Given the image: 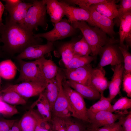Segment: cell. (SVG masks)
Segmentation results:
<instances>
[{"label": "cell", "mask_w": 131, "mask_h": 131, "mask_svg": "<svg viewBox=\"0 0 131 131\" xmlns=\"http://www.w3.org/2000/svg\"><path fill=\"white\" fill-rule=\"evenodd\" d=\"M3 52L8 57L22 52L29 46L41 44V38L35 37L33 31L24 25L14 23L5 18L1 34Z\"/></svg>", "instance_id": "cell-1"}, {"label": "cell", "mask_w": 131, "mask_h": 131, "mask_svg": "<svg viewBox=\"0 0 131 131\" xmlns=\"http://www.w3.org/2000/svg\"><path fill=\"white\" fill-rule=\"evenodd\" d=\"M71 24L74 28L81 31L91 48L93 56L96 57L100 49L109 40L107 34L99 28L91 26L85 22L75 21Z\"/></svg>", "instance_id": "cell-2"}, {"label": "cell", "mask_w": 131, "mask_h": 131, "mask_svg": "<svg viewBox=\"0 0 131 131\" xmlns=\"http://www.w3.org/2000/svg\"><path fill=\"white\" fill-rule=\"evenodd\" d=\"M29 8L25 18L24 25L31 31H38L40 26L46 30L48 25L47 19V9L45 0H34Z\"/></svg>", "instance_id": "cell-3"}, {"label": "cell", "mask_w": 131, "mask_h": 131, "mask_svg": "<svg viewBox=\"0 0 131 131\" xmlns=\"http://www.w3.org/2000/svg\"><path fill=\"white\" fill-rule=\"evenodd\" d=\"M63 75V87L72 113V117L88 123L87 108L84 98L68 84Z\"/></svg>", "instance_id": "cell-4"}, {"label": "cell", "mask_w": 131, "mask_h": 131, "mask_svg": "<svg viewBox=\"0 0 131 131\" xmlns=\"http://www.w3.org/2000/svg\"><path fill=\"white\" fill-rule=\"evenodd\" d=\"M16 59L20 68L17 82L29 81L46 84V80L41 70L40 58L30 61Z\"/></svg>", "instance_id": "cell-5"}, {"label": "cell", "mask_w": 131, "mask_h": 131, "mask_svg": "<svg viewBox=\"0 0 131 131\" xmlns=\"http://www.w3.org/2000/svg\"><path fill=\"white\" fill-rule=\"evenodd\" d=\"M119 40L110 38L107 43L100 50L99 67L110 65L115 66L123 63V58L119 49Z\"/></svg>", "instance_id": "cell-6"}, {"label": "cell", "mask_w": 131, "mask_h": 131, "mask_svg": "<svg viewBox=\"0 0 131 131\" xmlns=\"http://www.w3.org/2000/svg\"><path fill=\"white\" fill-rule=\"evenodd\" d=\"M77 29L70 24L67 19H62L54 25V28L51 30L44 33L34 34V36L35 37L44 38L48 41L53 43L74 35Z\"/></svg>", "instance_id": "cell-7"}, {"label": "cell", "mask_w": 131, "mask_h": 131, "mask_svg": "<svg viewBox=\"0 0 131 131\" xmlns=\"http://www.w3.org/2000/svg\"><path fill=\"white\" fill-rule=\"evenodd\" d=\"M45 87V84L24 81L9 85L2 90L15 92L25 99L39 96L43 91Z\"/></svg>", "instance_id": "cell-8"}, {"label": "cell", "mask_w": 131, "mask_h": 131, "mask_svg": "<svg viewBox=\"0 0 131 131\" xmlns=\"http://www.w3.org/2000/svg\"><path fill=\"white\" fill-rule=\"evenodd\" d=\"M127 110L119 111L116 114L103 111L98 112L88 119V123L90 127L96 130L99 128L111 125L115 123L123 115L127 114Z\"/></svg>", "instance_id": "cell-9"}, {"label": "cell", "mask_w": 131, "mask_h": 131, "mask_svg": "<svg viewBox=\"0 0 131 131\" xmlns=\"http://www.w3.org/2000/svg\"><path fill=\"white\" fill-rule=\"evenodd\" d=\"M66 80L90 86V81L93 68L90 64L78 68L61 69Z\"/></svg>", "instance_id": "cell-10"}, {"label": "cell", "mask_w": 131, "mask_h": 131, "mask_svg": "<svg viewBox=\"0 0 131 131\" xmlns=\"http://www.w3.org/2000/svg\"><path fill=\"white\" fill-rule=\"evenodd\" d=\"M80 7L88 12L95 26L100 29L111 38H114L115 33L114 30L115 24L113 20L102 15L91 7Z\"/></svg>", "instance_id": "cell-11"}, {"label": "cell", "mask_w": 131, "mask_h": 131, "mask_svg": "<svg viewBox=\"0 0 131 131\" xmlns=\"http://www.w3.org/2000/svg\"><path fill=\"white\" fill-rule=\"evenodd\" d=\"M53 43L48 41L44 44L31 46L15 57L16 59H38L54 50Z\"/></svg>", "instance_id": "cell-12"}, {"label": "cell", "mask_w": 131, "mask_h": 131, "mask_svg": "<svg viewBox=\"0 0 131 131\" xmlns=\"http://www.w3.org/2000/svg\"><path fill=\"white\" fill-rule=\"evenodd\" d=\"M59 2L69 23L75 21H83L88 23L91 26H95L90 14L85 10L80 7L69 5L63 1Z\"/></svg>", "instance_id": "cell-13"}, {"label": "cell", "mask_w": 131, "mask_h": 131, "mask_svg": "<svg viewBox=\"0 0 131 131\" xmlns=\"http://www.w3.org/2000/svg\"><path fill=\"white\" fill-rule=\"evenodd\" d=\"M118 17L120 21L119 46L128 50L131 46V11Z\"/></svg>", "instance_id": "cell-14"}, {"label": "cell", "mask_w": 131, "mask_h": 131, "mask_svg": "<svg viewBox=\"0 0 131 131\" xmlns=\"http://www.w3.org/2000/svg\"><path fill=\"white\" fill-rule=\"evenodd\" d=\"M63 77V73L61 69L59 68L56 77L58 83V93L57 99L52 108L51 111L52 116L59 117L61 112L65 109L68 108L71 109L62 85V81Z\"/></svg>", "instance_id": "cell-15"}, {"label": "cell", "mask_w": 131, "mask_h": 131, "mask_svg": "<svg viewBox=\"0 0 131 131\" xmlns=\"http://www.w3.org/2000/svg\"><path fill=\"white\" fill-rule=\"evenodd\" d=\"M109 82L105 77V72L103 68L93 69L91 74L90 86L99 92L103 94L104 91L108 88Z\"/></svg>", "instance_id": "cell-16"}, {"label": "cell", "mask_w": 131, "mask_h": 131, "mask_svg": "<svg viewBox=\"0 0 131 131\" xmlns=\"http://www.w3.org/2000/svg\"><path fill=\"white\" fill-rule=\"evenodd\" d=\"M32 5V2L27 3L22 1L16 6L6 10L8 14L6 17L10 21L24 25V21L27 12Z\"/></svg>", "instance_id": "cell-17"}, {"label": "cell", "mask_w": 131, "mask_h": 131, "mask_svg": "<svg viewBox=\"0 0 131 131\" xmlns=\"http://www.w3.org/2000/svg\"><path fill=\"white\" fill-rule=\"evenodd\" d=\"M123 71V63L115 66L114 74L108 87L109 93V97L111 100L120 93Z\"/></svg>", "instance_id": "cell-18"}, {"label": "cell", "mask_w": 131, "mask_h": 131, "mask_svg": "<svg viewBox=\"0 0 131 131\" xmlns=\"http://www.w3.org/2000/svg\"><path fill=\"white\" fill-rule=\"evenodd\" d=\"M90 7L111 20L118 17L119 5L116 4L115 0H106L105 1L92 5Z\"/></svg>", "instance_id": "cell-19"}, {"label": "cell", "mask_w": 131, "mask_h": 131, "mask_svg": "<svg viewBox=\"0 0 131 131\" xmlns=\"http://www.w3.org/2000/svg\"><path fill=\"white\" fill-rule=\"evenodd\" d=\"M68 85L73 90L80 94L83 98L91 100L100 98V93L93 88L70 80H67Z\"/></svg>", "instance_id": "cell-20"}, {"label": "cell", "mask_w": 131, "mask_h": 131, "mask_svg": "<svg viewBox=\"0 0 131 131\" xmlns=\"http://www.w3.org/2000/svg\"><path fill=\"white\" fill-rule=\"evenodd\" d=\"M47 13L51 22L54 24L61 20L65 16L59 1L56 0H45Z\"/></svg>", "instance_id": "cell-21"}, {"label": "cell", "mask_w": 131, "mask_h": 131, "mask_svg": "<svg viewBox=\"0 0 131 131\" xmlns=\"http://www.w3.org/2000/svg\"><path fill=\"white\" fill-rule=\"evenodd\" d=\"M40 60L41 70L46 81L55 78L59 68L52 60L46 59L44 57Z\"/></svg>", "instance_id": "cell-22"}, {"label": "cell", "mask_w": 131, "mask_h": 131, "mask_svg": "<svg viewBox=\"0 0 131 131\" xmlns=\"http://www.w3.org/2000/svg\"><path fill=\"white\" fill-rule=\"evenodd\" d=\"M101 94V97L97 102L92 105L89 108H87V114L88 119L96 113L101 111H106L110 112L112 105L111 100L108 97H105L103 94Z\"/></svg>", "instance_id": "cell-23"}, {"label": "cell", "mask_w": 131, "mask_h": 131, "mask_svg": "<svg viewBox=\"0 0 131 131\" xmlns=\"http://www.w3.org/2000/svg\"><path fill=\"white\" fill-rule=\"evenodd\" d=\"M58 85L56 78L46 81L45 88L43 92L50 105L52 110L57 98L58 93Z\"/></svg>", "instance_id": "cell-24"}, {"label": "cell", "mask_w": 131, "mask_h": 131, "mask_svg": "<svg viewBox=\"0 0 131 131\" xmlns=\"http://www.w3.org/2000/svg\"><path fill=\"white\" fill-rule=\"evenodd\" d=\"M17 68L10 59L6 60L0 63V76L6 80L14 78L15 76Z\"/></svg>", "instance_id": "cell-25"}, {"label": "cell", "mask_w": 131, "mask_h": 131, "mask_svg": "<svg viewBox=\"0 0 131 131\" xmlns=\"http://www.w3.org/2000/svg\"><path fill=\"white\" fill-rule=\"evenodd\" d=\"M62 118L66 131H85L90 126L89 123L72 117Z\"/></svg>", "instance_id": "cell-26"}, {"label": "cell", "mask_w": 131, "mask_h": 131, "mask_svg": "<svg viewBox=\"0 0 131 131\" xmlns=\"http://www.w3.org/2000/svg\"><path fill=\"white\" fill-rule=\"evenodd\" d=\"M21 131H34L36 121L29 109L18 121Z\"/></svg>", "instance_id": "cell-27"}, {"label": "cell", "mask_w": 131, "mask_h": 131, "mask_svg": "<svg viewBox=\"0 0 131 131\" xmlns=\"http://www.w3.org/2000/svg\"><path fill=\"white\" fill-rule=\"evenodd\" d=\"M2 100L10 105H24L26 100L17 93L13 91H0Z\"/></svg>", "instance_id": "cell-28"}, {"label": "cell", "mask_w": 131, "mask_h": 131, "mask_svg": "<svg viewBox=\"0 0 131 131\" xmlns=\"http://www.w3.org/2000/svg\"><path fill=\"white\" fill-rule=\"evenodd\" d=\"M73 49L74 57L88 56L92 53L90 46L83 36L80 40L74 44Z\"/></svg>", "instance_id": "cell-29"}, {"label": "cell", "mask_w": 131, "mask_h": 131, "mask_svg": "<svg viewBox=\"0 0 131 131\" xmlns=\"http://www.w3.org/2000/svg\"><path fill=\"white\" fill-rule=\"evenodd\" d=\"M75 42L72 40L66 42L62 44L59 48V51L62 60L66 68L74 57L73 47Z\"/></svg>", "instance_id": "cell-30"}, {"label": "cell", "mask_w": 131, "mask_h": 131, "mask_svg": "<svg viewBox=\"0 0 131 131\" xmlns=\"http://www.w3.org/2000/svg\"><path fill=\"white\" fill-rule=\"evenodd\" d=\"M89 55L82 57H74L69 62L66 68L75 69L90 64L95 58Z\"/></svg>", "instance_id": "cell-31"}, {"label": "cell", "mask_w": 131, "mask_h": 131, "mask_svg": "<svg viewBox=\"0 0 131 131\" xmlns=\"http://www.w3.org/2000/svg\"><path fill=\"white\" fill-rule=\"evenodd\" d=\"M131 107V99L122 97L119 99L112 106L110 112H117L119 110L126 111Z\"/></svg>", "instance_id": "cell-32"}, {"label": "cell", "mask_w": 131, "mask_h": 131, "mask_svg": "<svg viewBox=\"0 0 131 131\" xmlns=\"http://www.w3.org/2000/svg\"><path fill=\"white\" fill-rule=\"evenodd\" d=\"M18 113L16 107L3 101L0 94V114L5 117H9Z\"/></svg>", "instance_id": "cell-33"}, {"label": "cell", "mask_w": 131, "mask_h": 131, "mask_svg": "<svg viewBox=\"0 0 131 131\" xmlns=\"http://www.w3.org/2000/svg\"><path fill=\"white\" fill-rule=\"evenodd\" d=\"M35 106L40 115L46 121L51 123L52 114L49 111L44 105L38 99L31 105L30 108H33Z\"/></svg>", "instance_id": "cell-34"}, {"label": "cell", "mask_w": 131, "mask_h": 131, "mask_svg": "<svg viewBox=\"0 0 131 131\" xmlns=\"http://www.w3.org/2000/svg\"><path fill=\"white\" fill-rule=\"evenodd\" d=\"M120 49L122 54L123 60V74L131 73V54L126 48L120 47Z\"/></svg>", "instance_id": "cell-35"}, {"label": "cell", "mask_w": 131, "mask_h": 131, "mask_svg": "<svg viewBox=\"0 0 131 131\" xmlns=\"http://www.w3.org/2000/svg\"><path fill=\"white\" fill-rule=\"evenodd\" d=\"M30 109L31 113L36 119L37 125L42 128L48 130H53L51 123L42 118L36 110L30 108Z\"/></svg>", "instance_id": "cell-36"}, {"label": "cell", "mask_w": 131, "mask_h": 131, "mask_svg": "<svg viewBox=\"0 0 131 131\" xmlns=\"http://www.w3.org/2000/svg\"><path fill=\"white\" fill-rule=\"evenodd\" d=\"M106 0H67L63 1L71 5H77L79 6L90 7L91 5L105 1Z\"/></svg>", "instance_id": "cell-37"}, {"label": "cell", "mask_w": 131, "mask_h": 131, "mask_svg": "<svg viewBox=\"0 0 131 131\" xmlns=\"http://www.w3.org/2000/svg\"><path fill=\"white\" fill-rule=\"evenodd\" d=\"M125 115L122 116L118 122L98 128L95 131H123L122 123L123 116Z\"/></svg>", "instance_id": "cell-38"}, {"label": "cell", "mask_w": 131, "mask_h": 131, "mask_svg": "<svg viewBox=\"0 0 131 131\" xmlns=\"http://www.w3.org/2000/svg\"><path fill=\"white\" fill-rule=\"evenodd\" d=\"M51 123L53 131H66L65 126L62 118L52 116Z\"/></svg>", "instance_id": "cell-39"}, {"label": "cell", "mask_w": 131, "mask_h": 131, "mask_svg": "<svg viewBox=\"0 0 131 131\" xmlns=\"http://www.w3.org/2000/svg\"><path fill=\"white\" fill-rule=\"evenodd\" d=\"M123 90L127 96L131 97V73H123Z\"/></svg>", "instance_id": "cell-40"}, {"label": "cell", "mask_w": 131, "mask_h": 131, "mask_svg": "<svg viewBox=\"0 0 131 131\" xmlns=\"http://www.w3.org/2000/svg\"><path fill=\"white\" fill-rule=\"evenodd\" d=\"M119 7L118 9L117 17L131 11V0H120Z\"/></svg>", "instance_id": "cell-41"}, {"label": "cell", "mask_w": 131, "mask_h": 131, "mask_svg": "<svg viewBox=\"0 0 131 131\" xmlns=\"http://www.w3.org/2000/svg\"><path fill=\"white\" fill-rule=\"evenodd\" d=\"M123 131H131V112L124 116L122 123Z\"/></svg>", "instance_id": "cell-42"}, {"label": "cell", "mask_w": 131, "mask_h": 131, "mask_svg": "<svg viewBox=\"0 0 131 131\" xmlns=\"http://www.w3.org/2000/svg\"><path fill=\"white\" fill-rule=\"evenodd\" d=\"M16 121L3 119H0V131H8Z\"/></svg>", "instance_id": "cell-43"}, {"label": "cell", "mask_w": 131, "mask_h": 131, "mask_svg": "<svg viewBox=\"0 0 131 131\" xmlns=\"http://www.w3.org/2000/svg\"><path fill=\"white\" fill-rule=\"evenodd\" d=\"M38 99L44 105L48 110L51 113V109L50 103L43 92L39 95Z\"/></svg>", "instance_id": "cell-44"}, {"label": "cell", "mask_w": 131, "mask_h": 131, "mask_svg": "<svg viewBox=\"0 0 131 131\" xmlns=\"http://www.w3.org/2000/svg\"><path fill=\"white\" fill-rule=\"evenodd\" d=\"M2 1L5 3L4 7L6 10L16 6L22 1L20 0H4Z\"/></svg>", "instance_id": "cell-45"}, {"label": "cell", "mask_w": 131, "mask_h": 131, "mask_svg": "<svg viewBox=\"0 0 131 131\" xmlns=\"http://www.w3.org/2000/svg\"><path fill=\"white\" fill-rule=\"evenodd\" d=\"M5 9L4 5L0 1V24H2L3 20L2 19V15Z\"/></svg>", "instance_id": "cell-46"}, {"label": "cell", "mask_w": 131, "mask_h": 131, "mask_svg": "<svg viewBox=\"0 0 131 131\" xmlns=\"http://www.w3.org/2000/svg\"><path fill=\"white\" fill-rule=\"evenodd\" d=\"M11 129L12 131H21L18 124V121L16 120L14 123Z\"/></svg>", "instance_id": "cell-47"}, {"label": "cell", "mask_w": 131, "mask_h": 131, "mask_svg": "<svg viewBox=\"0 0 131 131\" xmlns=\"http://www.w3.org/2000/svg\"><path fill=\"white\" fill-rule=\"evenodd\" d=\"M34 131H53L48 130L42 128L36 124Z\"/></svg>", "instance_id": "cell-48"}, {"label": "cell", "mask_w": 131, "mask_h": 131, "mask_svg": "<svg viewBox=\"0 0 131 131\" xmlns=\"http://www.w3.org/2000/svg\"><path fill=\"white\" fill-rule=\"evenodd\" d=\"M8 57L2 50V46L0 45V58Z\"/></svg>", "instance_id": "cell-49"}, {"label": "cell", "mask_w": 131, "mask_h": 131, "mask_svg": "<svg viewBox=\"0 0 131 131\" xmlns=\"http://www.w3.org/2000/svg\"><path fill=\"white\" fill-rule=\"evenodd\" d=\"M4 24L3 23L2 24H0V43L1 42L0 37L1 33Z\"/></svg>", "instance_id": "cell-50"}, {"label": "cell", "mask_w": 131, "mask_h": 131, "mask_svg": "<svg viewBox=\"0 0 131 131\" xmlns=\"http://www.w3.org/2000/svg\"><path fill=\"white\" fill-rule=\"evenodd\" d=\"M95 130L91 128L90 126L85 131H95Z\"/></svg>", "instance_id": "cell-51"}, {"label": "cell", "mask_w": 131, "mask_h": 131, "mask_svg": "<svg viewBox=\"0 0 131 131\" xmlns=\"http://www.w3.org/2000/svg\"><path fill=\"white\" fill-rule=\"evenodd\" d=\"M8 131H12L10 129Z\"/></svg>", "instance_id": "cell-52"}, {"label": "cell", "mask_w": 131, "mask_h": 131, "mask_svg": "<svg viewBox=\"0 0 131 131\" xmlns=\"http://www.w3.org/2000/svg\"></svg>", "instance_id": "cell-53"}]
</instances>
